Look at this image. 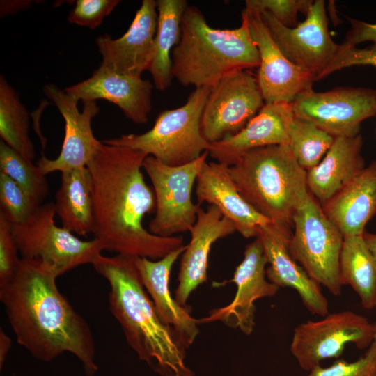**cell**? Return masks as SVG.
<instances>
[{"label":"cell","mask_w":376,"mask_h":376,"mask_svg":"<svg viewBox=\"0 0 376 376\" xmlns=\"http://www.w3.org/2000/svg\"><path fill=\"white\" fill-rule=\"evenodd\" d=\"M144 152L102 146L87 164L93 184L95 239L103 249L157 260L183 246L180 237H161L144 228L156 201L141 171Z\"/></svg>","instance_id":"6da1fadb"},{"label":"cell","mask_w":376,"mask_h":376,"mask_svg":"<svg viewBox=\"0 0 376 376\" xmlns=\"http://www.w3.org/2000/svg\"><path fill=\"white\" fill-rule=\"evenodd\" d=\"M57 277L42 261L20 258L10 280L0 286V301L17 343L33 357L49 362L70 353L87 376H94L92 330L58 290Z\"/></svg>","instance_id":"7a4b0ae2"},{"label":"cell","mask_w":376,"mask_h":376,"mask_svg":"<svg viewBox=\"0 0 376 376\" xmlns=\"http://www.w3.org/2000/svg\"><path fill=\"white\" fill-rule=\"evenodd\" d=\"M92 265L109 283V310L138 357L161 376H194L185 363L186 352L160 320L134 257L101 254Z\"/></svg>","instance_id":"3957f363"},{"label":"cell","mask_w":376,"mask_h":376,"mask_svg":"<svg viewBox=\"0 0 376 376\" xmlns=\"http://www.w3.org/2000/svg\"><path fill=\"white\" fill-rule=\"evenodd\" d=\"M172 74L184 86L211 88L229 72L258 68L260 55L246 20L233 29L211 27L201 10L187 6L172 54Z\"/></svg>","instance_id":"277c9868"},{"label":"cell","mask_w":376,"mask_h":376,"mask_svg":"<svg viewBox=\"0 0 376 376\" xmlns=\"http://www.w3.org/2000/svg\"><path fill=\"white\" fill-rule=\"evenodd\" d=\"M229 172L244 199L292 236L294 212L308 190L306 171L298 164L288 145L251 150L229 166Z\"/></svg>","instance_id":"5b68a950"},{"label":"cell","mask_w":376,"mask_h":376,"mask_svg":"<svg viewBox=\"0 0 376 376\" xmlns=\"http://www.w3.org/2000/svg\"><path fill=\"white\" fill-rule=\"evenodd\" d=\"M209 92L208 87L195 88L182 106L159 113L153 127L145 133L124 134L102 142L140 150L171 166L190 163L210 146L201 131Z\"/></svg>","instance_id":"8992f818"},{"label":"cell","mask_w":376,"mask_h":376,"mask_svg":"<svg viewBox=\"0 0 376 376\" xmlns=\"http://www.w3.org/2000/svg\"><path fill=\"white\" fill-rule=\"evenodd\" d=\"M288 251L306 273L333 295L341 294L340 256L344 237L308 191L292 217Z\"/></svg>","instance_id":"52a82bcc"},{"label":"cell","mask_w":376,"mask_h":376,"mask_svg":"<svg viewBox=\"0 0 376 376\" xmlns=\"http://www.w3.org/2000/svg\"><path fill=\"white\" fill-rule=\"evenodd\" d=\"M54 203L39 205L24 222L12 225L21 258L39 260L59 276L82 265L93 264L103 247L96 239L81 240L55 224Z\"/></svg>","instance_id":"ba28073f"},{"label":"cell","mask_w":376,"mask_h":376,"mask_svg":"<svg viewBox=\"0 0 376 376\" xmlns=\"http://www.w3.org/2000/svg\"><path fill=\"white\" fill-rule=\"evenodd\" d=\"M208 152L185 165L171 166L152 156L143 161V169L150 179L156 201L155 215L149 231L157 236L173 237L190 230L196 221L199 205L194 204L191 191Z\"/></svg>","instance_id":"9c48e42d"},{"label":"cell","mask_w":376,"mask_h":376,"mask_svg":"<svg viewBox=\"0 0 376 376\" xmlns=\"http://www.w3.org/2000/svg\"><path fill=\"white\" fill-rule=\"evenodd\" d=\"M375 331V322L352 311L329 313L321 320L295 328L290 352L300 368L308 372L325 359L339 357L347 344L368 348Z\"/></svg>","instance_id":"30bf717a"},{"label":"cell","mask_w":376,"mask_h":376,"mask_svg":"<svg viewBox=\"0 0 376 376\" xmlns=\"http://www.w3.org/2000/svg\"><path fill=\"white\" fill-rule=\"evenodd\" d=\"M265 105L257 77L247 69L232 71L210 88L201 131L210 143L241 131Z\"/></svg>","instance_id":"8fae6325"},{"label":"cell","mask_w":376,"mask_h":376,"mask_svg":"<svg viewBox=\"0 0 376 376\" xmlns=\"http://www.w3.org/2000/svg\"><path fill=\"white\" fill-rule=\"evenodd\" d=\"M260 13L283 55L315 81L324 78L340 49L329 33L324 1H313L305 19L294 27L284 26L267 11Z\"/></svg>","instance_id":"7c38bea8"},{"label":"cell","mask_w":376,"mask_h":376,"mask_svg":"<svg viewBox=\"0 0 376 376\" xmlns=\"http://www.w3.org/2000/svg\"><path fill=\"white\" fill-rule=\"evenodd\" d=\"M294 116L307 120L334 137L354 136L361 123L376 116V90L338 87L316 92L312 88L292 103Z\"/></svg>","instance_id":"4fadbf2b"},{"label":"cell","mask_w":376,"mask_h":376,"mask_svg":"<svg viewBox=\"0 0 376 376\" xmlns=\"http://www.w3.org/2000/svg\"><path fill=\"white\" fill-rule=\"evenodd\" d=\"M196 195L198 205L207 203L217 207L234 223L236 230L244 237L256 238L265 231L289 246L292 236L281 230L244 199L230 176L228 166L206 161L196 178Z\"/></svg>","instance_id":"5bb4252c"},{"label":"cell","mask_w":376,"mask_h":376,"mask_svg":"<svg viewBox=\"0 0 376 376\" xmlns=\"http://www.w3.org/2000/svg\"><path fill=\"white\" fill-rule=\"evenodd\" d=\"M260 55L256 76L265 104H292L312 88L314 77L291 63L272 38L260 13L244 8L242 12Z\"/></svg>","instance_id":"9a60e30c"},{"label":"cell","mask_w":376,"mask_h":376,"mask_svg":"<svg viewBox=\"0 0 376 376\" xmlns=\"http://www.w3.org/2000/svg\"><path fill=\"white\" fill-rule=\"evenodd\" d=\"M267 260L259 237L246 245L244 258L236 267L231 280L237 286L232 301L224 307L209 311L198 320V324L221 322L233 329L250 335L255 327V301L275 295L279 287L267 281Z\"/></svg>","instance_id":"2e32d148"},{"label":"cell","mask_w":376,"mask_h":376,"mask_svg":"<svg viewBox=\"0 0 376 376\" xmlns=\"http://www.w3.org/2000/svg\"><path fill=\"white\" fill-rule=\"evenodd\" d=\"M43 92L53 101L64 119L65 136L58 156L51 159L42 155L37 166L45 175L86 166L102 144L95 137L91 127L92 119L100 110L96 101L84 102L80 112L79 101L56 85L46 84Z\"/></svg>","instance_id":"e0dca14e"},{"label":"cell","mask_w":376,"mask_h":376,"mask_svg":"<svg viewBox=\"0 0 376 376\" xmlns=\"http://www.w3.org/2000/svg\"><path fill=\"white\" fill-rule=\"evenodd\" d=\"M157 17V1L143 0L122 36H100L95 42L102 58L101 65L120 75L141 77L152 61Z\"/></svg>","instance_id":"ac0fdd59"},{"label":"cell","mask_w":376,"mask_h":376,"mask_svg":"<svg viewBox=\"0 0 376 376\" xmlns=\"http://www.w3.org/2000/svg\"><path fill=\"white\" fill-rule=\"evenodd\" d=\"M185 249L183 245L157 260L136 256L134 262L160 320L186 352L199 333L198 320L191 315L189 306L182 307L176 302L169 290L171 269Z\"/></svg>","instance_id":"d6986e66"},{"label":"cell","mask_w":376,"mask_h":376,"mask_svg":"<svg viewBox=\"0 0 376 376\" xmlns=\"http://www.w3.org/2000/svg\"><path fill=\"white\" fill-rule=\"evenodd\" d=\"M153 87L149 80L120 75L100 65L89 78L65 91L83 102L106 100L116 104L133 123L145 124L152 109Z\"/></svg>","instance_id":"ffe728a7"},{"label":"cell","mask_w":376,"mask_h":376,"mask_svg":"<svg viewBox=\"0 0 376 376\" xmlns=\"http://www.w3.org/2000/svg\"><path fill=\"white\" fill-rule=\"evenodd\" d=\"M236 231L234 223L219 210L208 205L199 208L197 219L190 229L191 240L182 254L178 273V285L174 299L182 307L191 293L207 280L209 256L212 244Z\"/></svg>","instance_id":"44dd1931"},{"label":"cell","mask_w":376,"mask_h":376,"mask_svg":"<svg viewBox=\"0 0 376 376\" xmlns=\"http://www.w3.org/2000/svg\"><path fill=\"white\" fill-rule=\"evenodd\" d=\"M294 117L292 104H265L238 133L210 143L209 155L228 166L246 152L269 146L288 144V130Z\"/></svg>","instance_id":"7402d4cb"},{"label":"cell","mask_w":376,"mask_h":376,"mask_svg":"<svg viewBox=\"0 0 376 376\" xmlns=\"http://www.w3.org/2000/svg\"><path fill=\"white\" fill-rule=\"evenodd\" d=\"M363 139L338 136L321 161L306 171L308 191L322 206L352 181L364 168Z\"/></svg>","instance_id":"603a6c76"},{"label":"cell","mask_w":376,"mask_h":376,"mask_svg":"<svg viewBox=\"0 0 376 376\" xmlns=\"http://www.w3.org/2000/svg\"><path fill=\"white\" fill-rule=\"evenodd\" d=\"M321 207L344 237L362 235L376 214V160Z\"/></svg>","instance_id":"cb8c5ba5"},{"label":"cell","mask_w":376,"mask_h":376,"mask_svg":"<svg viewBox=\"0 0 376 376\" xmlns=\"http://www.w3.org/2000/svg\"><path fill=\"white\" fill-rule=\"evenodd\" d=\"M258 237L263 244L269 264L266 269L268 281L279 288L295 290L311 313L321 317L327 315L329 302L320 285L292 258L288 246L265 231Z\"/></svg>","instance_id":"d4e9b609"},{"label":"cell","mask_w":376,"mask_h":376,"mask_svg":"<svg viewBox=\"0 0 376 376\" xmlns=\"http://www.w3.org/2000/svg\"><path fill=\"white\" fill-rule=\"evenodd\" d=\"M54 203L62 227L81 236L93 233V184L87 166L61 173Z\"/></svg>","instance_id":"484cf974"},{"label":"cell","mask_w":376,"mask_h":376,"mask_svg":"<svg viewBox=\"0 0 376 376\" xmlns=\"http://www.w3.org/2000/svg\"><path fill=\"white\" fill-rule=\"evenodd\" d=\"M187 6L185 0L157 1V26L148 71L154 86L161 91L171 85L173 77L171 54L180 40L182 17Z\"/></svg>","instance_id":"4316f807"},{"label":"cell","mask_w":376,"mask_h":376,"mask_svg":"<svg viewBox=\"0 0 376 376\" xmlns=\"http://www.w3.org/2000/svg\"><path fill=\"white\" fill-rule=\"evenodd\" d=\"M363 235L344 237L340 278L342 285H348L357 293L362 307L370 310L376 307V259Z\"/></svg>","instance_id":"83f0119b"},{"label":"cell","mask_w":376,"mask_h":376,"mask_svg":"<svg viewBox=\"0 0 376 376\" xmlns=\"http://www.w3.org/2000/svg\"><path fill=\"white\" fill-rule=\"evenodd\" d=\"M29 113L14 88L0 76V136L14 150L33 162L36 153L29 134Z\"/></svg>","instance_id":"f1b7e54d"},{"label":"cell","mask_w":376,"mask_h":376,"mask_svg":"<svg viewBox=\"0 0 376 376\" xmlns=\"http://www.w3.org/2000/svg\"><path fill=\"white\" fill-rule=\"evenodd\" d=\"M331 134L294 116L288 130V146L298 164L306 171L315 167L334 143Z\"/></svg>","instance_id":"f546056e"},{"label":"cell","mask_w":376,"mask_h":376,"mask_svg":"<svg viewBox=\"0 0 376 376\" xmlns=\"http://www.w3.org/2000/svg\"><path fill=\"white\" fill-rule=\"evenodd\" d=\"M0 170L21 186L36 205L43 203L49 189L46 175L3 141L0 142Z\"/></svg>","instance_id":"4dcf8cb0"},{"label":"cell","mask_w":376,"mask_h":376,"mask_svg":"<svg viewBox=\"0 0 376 376\" xmlns=\"http://www.w3.org/2000/svg\"><path fill=\"white\" fill-rule=\"evenodd\" d=\"M38 206L21 186L0 171V213L12 224L25 221Z\"/></svg>","instance_id":"1f68e13d"},{"label":"cell","mask_w":376,"mask_h":376,"mask_svg":"<svg viewBox=\"0 0 376 376\" xmlns=\"http://www.w3.org/2000/svg\"><path fill=\"white\" fill-rule=\"evenodd\" d=\"M305 376H376V331L373 342L357 360L339 359L327 367L318 366Z\"/></svg>","instance_id":"d6a6232c"},{"label":"cell","mask_w":376,"mask_h":376,"mask_svg":"<svg viewBox=\"0 0 376 376\" xmlns=\"http://www.w3.org/2000/svg\"><path fill=\"white\" fill-rule=\"evenodd\" d=\"M313 1L311 0H246L245 8L261 13L267 11L288 27L297 25L298 13L306 14Z\"/></svg>","instance_id":"836d02e7"},{"label":"cell","mask_w":376,"mask_h":376,"mask_svg":"<svg viewBox=\"0 0 376 376\" xmlns=\"http://www.w3.org/2000/svg\"><path fill=\"white\" fill-rule=\"evenodd\" d=\"M119 3V0H77L68 20L78 26L95 29Z\"/></svg>","instance_id":"e575fe53"},{"label":"cell","mask_w":376,"mask_h":376,"mask_svg":"<svg viewBox=\"0 0 376 376\" xmlns=\"http://www.w3.org/2000/svg\"><path fill=\"white\" fill-rule=\"evenodd\" d=\"M12 223L0 213V286L12 278L19 259L12 234Z\"/></svg>","instance_id":"d590c367"},{"label":"cell","mask_w":376,"mask_h":376,"mask_svg":"<svg viewBox=\"0 0 376 376\" xmlns=\"http://www.w3.org/2000/svg\"><path fill=\"white\" fill-rule=\"evenodd\" d=\"M353 65H372L376 67V43L365 48L357 47H342L327 70L324 77L343 68Z\"/></svg>","instance_id":"8d00e7d4"},{"label":"cell","mask_w":376,"mask_h":376,"mask_svg":"<svg viewBox=\"0 0 376 376\" xmlns=\"http://www.w3.org/2000/svg\"><path fill=\"white\" fill-rule=\"evenodd\" d=\"M345 17L350 24V29L340 44L342 47H356L357 45L367 41L376 43V23L370 24L347 16Z\"/></svg>","instance_id":"74e56055"},{"label":"cell","mask_w":376,"mask_h":376,"mask_svg":"<svg viewBox=\"0 0 376 376\" xmlns=\"http://www.w3.org/2000/svg\"><path fill=\"white\" fill-rule=\"evenodd\" d=\"M11 338L10 336L5 332V331L1 328L0 329V369L1 370L7 356L9 353V351L11 347Z\"/></svg>","instance_id":"f35d334b"},{"label":"cell","mask_w":376,"mask_h":376,"mask_svg":"<svg viewBox=\"0 0 376 376\" xmlns=\"http://www.w3.org/2000/svg\"><path fill=\"white\" fill-rule=\"evenodd\" d=\"M363 235L369 250L376 259V234L364 232Z\"/></svg>","instance_id":"ab89813d"}]
</instances>
